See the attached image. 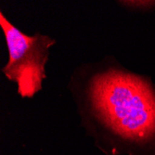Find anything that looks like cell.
Returning a JSON list of instances; mask_svg holds the SVG:
<instances>
[{
	"label": "cell",
	"instance_id": "6da1fadb",
	"mask_svg": "<svg viewBox=\"0 0 155 155\" xmlns=\"http://www.w3.org/2000/svg\"><path fill=\"white\" fill-rule=\"evenodd\" d=\"M67 88L82 127L106 155H155V86L114 56L84 62Z\"/></svg>",
	"mask_w": 155,
	"mask_h": 155
},
{
	"label": "cell",
	"instance_id": "7a4b0ae2",
	"mask_svg": "<svg viewBox=\"0 0 155 155\" xmlns=\"http://www.w3.org/2000/svg\"><path fill=\"white\" fill-rule=\"evenodd\" d=\"M0 28L7 44L8 60L1 73L17 84V93L21 98H33L43 89L47 79L46 66L50 49L57 40L50 35L36 32L29 35L14 25L0 11Z\"/></svg>",
	"mask_w": 155,
	"mask_h": 155
},
{
	"label": "cell",
	"instance_id": "3957f363",
	"mask_svg": "<svg viewBox=\"0 0 155 155\" xmlns=\"http://www.w3.org/2000/svg\"><path fill=\"white\" fill-rule=\"evenodd\" d=\"M124 8L133 11H150L155 8V1L143 0H119L116 2Z\"/></svg>",
	"mask_w": 155,
	"mask_h": 155
}]
</instances>
